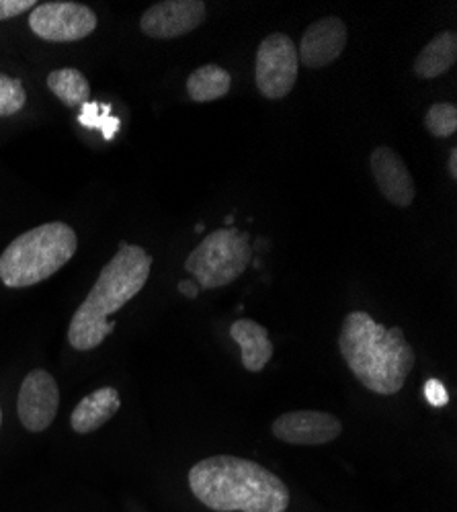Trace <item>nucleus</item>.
Here are the masks:
<instances>
[{
  "label": "nucleus",
  "mask_w": 457,
  "mask_h": 512,
  "mask_svg": "<svg viewBox=\"0 0 457 512\" xmlns=\"http://www.w3.org/2000/svg\"><path fill=\"white\" fill-rule=\"evenodd\" d=\"M189 488L216 512H285L289 490L265 465L234 455H216L189 469Z\"/></svg>",
  "instance_id": "1"
},
{
  "label": "nucleus",
  "mask_w": 457,
  "mask_h": 512,
  "mask_svg": "<svg viewBox=\"0 0 457 512\" xmlns=\"http://www.w3.org/2000/svg\"><path fill=\"white\" fill-rule=\"evenodd\" d=\"M152 256L134 244H119V252L103 267L87 300L80 304L68 326V343L76 351H93L115 330L113 314L144 289Z\"/></svg>",
  "instance_id": "2"
},
{
  "label": "nucleus",
  "mask_w": 457,
  "mask_h": 512,
  "mask_svg": "<svg viewBox=\"0 0 457 512\" xmlns=\"http://www.w3.org/2000/svg\"><path fill=\"white\" fill-rule=\"evenodd\" d=\"M347 367L363 388L380 396L398 394L414 365V351L402 328H386L367 312H351L339 334Z\"/></svg>",
  "instance_id": "3"
},
{
  "label": "nucleus",
  "mask_w": 457,
  "mask_h": 512,
  "mask_svg": "<svg viewBox=\"0 0 457 512\" xmlns=\"http://www.w3.org/2000/svg\"><path fill=\"white\" fill-rule=\"evenodd\" d=\"M78 248L76 232L50 222L17 236L0 254V281L11 289L31 287L56 275Z\"/></svg>",
  "instance_id": "4"
},
{
  "label": "nucleus",
  "mask_w": 457,
  "mask_h": 512,
  "mask_svg": "<svg viewBox=\"0 0 457 512\" xmlns=\"http://www.w3.org/2000/svg\"><path fill=\"white\" fill-rule=\"evenodd\" d=\"M253 259L248 234L236 228L216 230L205 236L187 256L185 271L191 273L199 289H216L236 281Z\"/></svg>",
  "instance_id": "5"
},
{
  "label": "nucleus",
  "mask_w": 457,
  "mask_h": 512,
  "mask_svg": "<svg viewBox=\"0 0 457 512\" xmlns=\"http://www.w3.org/2000/svg\"><path fill=\"white\" fill-rule=\"evenodd\" d=\"M298 48L294 39L285 33L267 35L257 52L255 78L257 89L267 99H283L296 87L298 80Z\"/></svg>",
  "instance_id": "6"
},
{
  "label": "nucleus",
  "mask_w": 457,
  "mask_h": 512,
  "mask_svg": "<svg viewBox=\"0 0 457 512\" xmlns=\"http://www.w3.org/2000/svg\"><path fill=\"white\" fill-rule=\"evenodd\" d=\"M29 27L46 41H78L97 29V15L85 5L54 0L31 11Z\"/></svg>",
  "instance_id": "7"
},
{
  "label": "nucleus",
  "mask_w": 457,
  "mask_h": 512,
  "mask_svg": "<svg viewBox=\"0 0 457 512\" xmlns=\"http://www.w3.org/2000/svg\"><path fill=\"white\" fill-rule=\"evenodd\" d=\"M58 408L60 390L56 379L44 369L29 371L21 383L17 400V414L21 424L29 433H44L54 422Z\"/></svg>",
  "instance_id": "8"
},
{
  "label": "nucleus",
  "mask_w": 457,
  "mask_h": 512,
  "mask_svg": "<svg viewBox=\"0 0 457 512\" xmlns=\"http://www.w3.org/2000/svg\"><path fill=\"white\" fill-rule=\"evenodd\" d=\"M271 431L279 441L289 445H326L339 439L343 424L328 412L296 410L275 418Z\"/></svg>",
  "instance_id": "9"
},
{
  "label": "nucleus",
  "mask_w": 457,
  "mask_h": 512,
  "mask_svg": "<svg viewBox=\"0 0 457 512\" xmlns=\"http://www.w3.org/2000/svg\"><path fill=\"white\" fill-rule=\"evenodd\" d=\"M205 17L207 9L201 0H164L142 15L140 27L152 39H175L203 25Z\"/></svg>",
  "instance_id": "10"
},
{
  "label": "nucleus",
  "mask_w": 457,
  "mask_h": 512,
  "mask_svg": "<svg viewBox=\"0 0 457 512\" xmlns=\"http://www.w3.org/2000/svg\"><path fill=\"white\" fill-rule=\"evenodd\" d=\"M349 31L343 19L324 17L312 23L300 41V62L312 70L324 68L335 62L347 48Z\"/></svg>",
  "instance_id": "11"
},
{
  "label": "nucleus",
  "mask_w": 457,
  "mask_h": 512,
  "mask_svg": "<svg viewBox=\"0 0 457 512\" xmlns=\"http://www.w3.org/2000/svg\"><path fill=\"white\" fill-rule=\"evenodd\" d=\"M369 162L373 179H376L382 195L398 207H408L417 191H414L412 175L408 173L400 154L388 146H380L371 152Z\"/></svg>",
  "instance_id": "12"
},
{
  "label": "nucleus",
  "mask_w": 457,
  "mask_h": 512,
  "mask_svg": "<svg viewBox=\"0 0 457 512\" xmlns=\"http://www.w3.org/2000/svg\"><path fill=\"white\" fill-rule=\"evenodd\" d=\"M230 336L240 345L244 369L251 373L263 371L275 351L267 328L255 320L240 318L230 326Z\"/></svg>",
  "instance_id": "13"
},
{
  "label": "nucleus",
  "mask_w": 457,
  "mask_h": 512,
  "mask_svg": "<svg viewBox=\"0 0 457 512\" xmlns=\"http://www.w3.org/2000/svg\"><path fill=\"white\" fill-rule=\"evenodd\" d=\"M121 406L119 392L115 388H101L82 398L72 410L70 424L74 433L89 435L95 433L105 422H109Z\"/></svg>",
  "instance_id": "14"
},
{
  "label": "nucleus",
  "mask_w": 457,
  "mask_h": 512,
  "mask_svg": "<svg viewBox=\"0 0 457 512\" xmlns=\"http://www.w3.org/2000/svg\"><path fill=\"white\" fill-rule=\"evenodd\" d=\"M457 60V35L455 31H443L435 35L414 60L412 72L419 78L431 80L443 76Z\"/></svg>",
  "instance_id": "15"
},
{
  "label": "nucleus",
  "mask_w": 457,
  "mask_h": 512,
  "mask_svg": "<svg viewBox=\"0 0 457 512\" xmlns=\"http://www.w3.org/2000/svg\"><path fill=\"white\" fill-rule=\"evenodd\" d=\"M232 89V76L216 64H205L187 78V93L195 103H212L226 97Z\"/></svg>",
  "instance_id": "16"
},
{
  "label": "nucleus",
  "mask_w": 457,
  "mask_h": 512,
  "mask_svg": "<svg viewBox=\"0 0 457 512\" xmlns=\"http://www.w3.org/2000/svg\"><path fill=\"white\" fill-rule=\"evenodd\" d=\"M50 91L68 107L87 105L91 99V84L87 76L74 68H62L48 74Z\"/></svg>",
  "instance_id": "17"
},
{
  "label": "nucleus",
  "mask_w": 457,
  "mask_h": 512,
  "mask_svg": "<svg viewBox=\"0 0 457 512\" xmlns=\"http://www.w3.org/2000/svg\"><path fill=\"white\" fill-rule=\"evenodd\" d=\"M425 127L435 138H449L457 132V107L451 103H437L427 111Z\"/></svg>",
  "instance_id": "18"
},
{
  "label": "nucleus",
  "mask_w": 457,
  "mask_h": 512,
  "mask_svg": "<svg viewBox=\"0 0 457 512\" xmlns=\"http://www.w3.org/2000/svg\"><path fill=\"white\" fill-rule=\"evenodd\" d=\"M27 93L19 78L0 72V117H11L25 107Z\"/></svg>",
  "instance_id": "19"
},
{
  "label": "nucleus",
  "mask_w": 457,
  "mask_h": 512,
  "mask_svg": "<svg viewBox=\"0 0 457 512\" xmlns=\"http://www.w3.org/2000/svg\"><path fill=\"white\" fill-rule=\"evenodd\" d=\"M35 7V0H0V21L19 17L27 11H33Z\"/></svg>",
  "instance_id": "20"
},
{
  "label": "nucleus",
  "mask_w": 457,
  "mask_h": 512,
  "mask_svg": "<svg viewBox=\"0 0 457 512\" xmlns=\"http://www.w3.org/2000/svg\"><path fill=\"white\" fill-rule=\"evenodd\" d=\"M425 396H427L429 404L435 406V408H441V406H445L449 402V394H447L445 386H443L441 381H437V379H429L427 381Z\"/></svg>",
  "instance_id": "21"
},
{
  "label": "nucleus",
  "mask_w": 457,
  "mask_h": 512,
  "mask_svg": "<svg viewBox=\"0 0 457 512\" xmlns=\"http://www.w3.org/2000/svg\"><path fill=\"white\" fill-rule=\"evenodd\" d=\"M179 291L183 293V295H187L189 300H195V297L199 295V285H197V281H181L179 283Z\"/></svg>",
  "instance_id": "22"
},
{
  "label": "nucleus",
  "mask_w": 457,
  "mask_h": 512,
  "mask_svg": "<svg viewBox=\"0 0 457 512\" xmlns=\"http://www.w3.org/2000/svg\"><path fill=\"white\" fill-rule=\"evenodd\" d=\"M447 168H449L451 179H457V148H451L449 160H447Z\"/></svg>",
  "instance_id": "23"
},
{
  "label": "nucleus",
  "mask_w": 457,
  "mask_h": 512,
  "mask_svg": "<svg viewBox=\"0 0 457 512\" xmlns=\"http://www.w3.org/2000/svg\"><path fill=\"white\" fill-rule=\"evenodd\" d=\"M0 426H3V410H0Z\"/></svg>",
  "instance_id": "24"
}]
</instances>
